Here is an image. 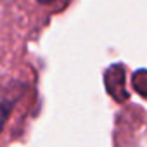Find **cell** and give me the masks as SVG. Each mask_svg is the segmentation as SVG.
Instances as JSON below:
<instances>
[{
  "label": "cell",
  "mask_w": 147,
  "mask_h": 147,
  "mask_svg": "<svg viewBox=\"0 0 147 147\" xmlns=\"http://www.w3.org/2000/svg\"><path fill=\"white\" fill-rule=\"evenodd\" d=\"M131 83H133V88L142 97H147V69H138L131 78Z\"/></svg>",
  "instance_id": "obj_1"
},
{
  "label": "cell",
  "mask_w": 147,
  "mask_h": 147,
  "mask_svg": "<svg viewBox=\"0 0 147 147\" xmlns=\"http://www.w3.org/2000/svg\"><path fill=\"white\" fill-rule=\"evenodd\" d=\"M38 2H40V4H52L54 0H38Z\"/></svg>",
  "instance_id": "obj_2"
}]
</instances>
